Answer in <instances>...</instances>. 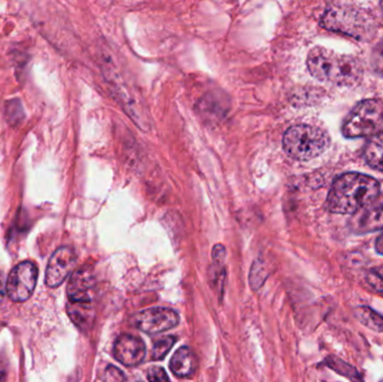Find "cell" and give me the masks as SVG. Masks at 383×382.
Segmentation results:
<instances>
[{
  "label": "cell",
  "instance_id": "484cf974",
  "mask_svg": "<svg viewBox=\"0 0 383 382\" xmlns=\"http://www.w3.org/2000/svg\"><path fill=\"white\" fill-rule=\"evenodd\" d=\"M136 382H143V381H136Z\"/></svg>",
  "mask_w": 383,
  "mask_h": 382
},
{
  "label": "cell",
  "instance_id": "7a4b0ae2",
  "mask_svg": "<svg viewBox=\"0 0 383 382\" xmlns=\"http://www.w3.org/2000/svg\"><path fill=\"white\" fill-rule=\"evenodd\" d=\"M308 67L315 79L339 87H353L362 81L360 62L353 56L339 54L325 47L316 46L310 51Z\"/></svg>",
  "mask_w": 383,
  "mask_h": 382
},
{
  "label": "cell",
  "instance_id": "277c9868",
  "mask_svg": "<svg viewBox=\"0 0 383 382\" xmlns=\"http://www.w3.org/2000/svg\"><path fill=\"white\" fill-rule=\"evenodd\" d=\"M383 132V100L366 99L357 103L342 125L344 137L364 138Z\"/></svg>",
  "mask_w": 383,
  "mask_h": 382
},
{
  "label": "cell",
  "instance_id": "603a6c76",
  "mask_svg": "<svg viewBox=\"0 0 383 382\" xmlns=\"http://www.w3.org/2000/svg\"><path fill=\"white\" fill-rule=\"evenodd\" d=\"M375 250H377V254L383 256V234L375 241Z\"/></svg>",
  "mask_w": 383,
  "mask_h": 382
},
{
  "label": "cell",
  "instance_id": "cb8c5ba5",
  "mask_svg": "<svg viewBox=\"0 0 383 382\" xmlns=\"http://www.w3.org/2000/svg\"><path fill=\"white\" fill-rule=\"evenodd\" d=\"M5 298V286H3V278L0 276V304L3 303Z\"/></svg>",
  "mask_w": 383,
  "mask_h": 382
},
{
  "label": "cell",
  "instance_id": "4fadbf2b",
  "mask_svg": "<svg viewBox=\"0 0 383 382\" xmlns=\"http://www.w3.org/2000/svg\"><path fill=\"white\" fill-rule=\"evenodd\" d=\"M68 313L71 320L79 329H89L93 321V306L92 303H74L69 302Z\"/></svg>",
  "mask_w": 383,
  "mask_h": 382
},
{
  "label": "cell",
  "instance_id": "8992f818",
  "mask_svg": "<svg viewBox=\"0 0 383 382\" xmlns=\"http://www.w3.org/2000/svg\"><path fill=\"white\" fill-rule=\"evenodd\" d=\"M38 270L34 263L24 261L9 274L6 292L14 302H25L32 296L37 281Z\"/></svg>",
  "mask_w": 383,
  "mask_h": 382
},
{
  "label": "cell",
  "instance_id": "5b68a950",
  "mask_svg": "<svg viewBox=\"0 0 383 382\" xmlns=\"http://www.w3.org/2000/svg\"><path fill=\"white\" fill-rule=\"evenodd\" d=\"M321 25L326 30L342 33L357 40H368L375 30L371 17L359 9L348 6L328 8L323 15Z\"/></svg>",
  "mask_w": 383,
  "mask_h": 382
},
{
  "label": "cell",
  "instance_id": "9a60e30c",
  "mask_svg": "<svg viewBox=\"0 0 383 382\" xmlns=\"http://www.w3.org/2000/svg\"><path fill=\"white\" fill-rule=\"evenodd\" d=\"M357 320L364 327L375 332L383 333V316L375 312L371 307L359 306L355 309Z\"/></svg>",
  "mask_w": 383,
  "mask_h": 382
},
{
  "label": "cell",
  "instance_id": "ba28073f",
  "mask_svg": "<svg viewBox=\"0 0 383 382\" xmlns=\"http://www.w3.org/2000/svg\"><path fill=\"white\" fill-rule=\"evenodd\" d=\"M76 256L69 247H62L53 254L46 269L45 281L48 287L61 285L75 267Z\"/></svg>",
  "mask_w": 383,
  "mask_h": 382
},
{
  "label": "cell",
  "instance_id": "5bb4252c",
  "mask_svg": "<svg viewBox=\"0 0 383 382\" xmlns=\"http://www.w3.org/2000/svg\"><path fill=\"white\" fill-rule=\"evenodd\" d=\"M364 158L368 166L383 172V132L368 140L364 148Z\"/></svg>",
  "mask_w": 383,
  "mask_h": 382
},
{
  "label": "cell",
  "instance_id": "e0dca14e",
  "mask_svg": "<svg viewBox=\"0 0 383 382\" xmlns=\"http://www.w3.org/2000/svg\"><path fill=\"white\" fill-rule=\"evenodd\" d=\"M268 277V272L266 270V266L261 260H256L252 266L250 272V285L253 290H258L262 286Z\"/></svg>",
  "mask_w": 383,
  "mask_h": 382
},
{
  "label": "cell",
  "instance_id": "30bf717a",
  "mask_svg": "<svg viewBox=\"0 0 383 382\" xmlns=\"http://www.w3.org/2000/svg\"><path fill=\"white\" fill-rule=\"evenodd\" d=\"M96 280L93 272L90 268H81L76 270L68 286L69 302L74 303H92V292H93Z\"/></svg>",
  "mask_w": 383,
  "mask_h": 382
},
{
  "label": "cell",
  "instance_id": "ffe728a7",
  "mask_svg": "<svg viewBox=\"0 0 383 382\" xmlns=\"http://www.w3.org/2000/svg\"><path fill=\"white\" fill-rule=\"evenodd\" d=\"M372 67L381 78H383V41L377 44L372 54Z\"/></svg>",
  "mask_w": 383,
  "mask_h": 382
},
{
  "label": "cell",
  "instance_id": "d4e9b609",
  "mask_svg": "<svg viewBox=\"0 0 383 382\" xmlns=\"http://www.w3.org/2000/svg\"><path fill=\"white\" fill-rule=\"evenodd\" d=\"M381 6H382V8H383V3H381Z\"/></svg>",
  "mask_w": 383,
  "mask_h": 382
},
{
  "label": "cell",
  "instance_id": "6da1fadb",
  "mask_svg": "<svg viewBox=\"0 0 383 382\" xmlns=\"http://www.w3.org/2000/svg\"><path fill=\"white\" fill-rule=\"evenodd\" d=\"M380 196V183L361 173H344L328 192L326 207L337 214H354L364 210Z\"/></svg>",
  "mask_w": 383,
  "mask_h": 382
},
{
  "label": "cell",
  "instance_id": "7402d4cb",
  "mask_svg": "<svg viewBox=\"0 0 383 382\" xmlns=\"http://www.w3.org/2000/svg\"><path fill=\"white\" fill-rule=\"evenodd\" d=\"M105 382H123V374L118 367L114 365H109L105 370Z\"/></svg>",
  "mask_w": 383,
  "mask_h": 382
},
{
  "label": "cell",
  "instance_id": "2e32d148",
  "mask_svg": "<svg viewBox=\"0 0 383 382\" xmlns=\"http://www.w3.org/2000/svg\"><path fill=\"white\" fill-rule=\"evenodd\" d=\"M324 365H328L330 369L335 371L337 374L346 376L353 382H362V378H361L359 371L355 367H352L351 365H348L343 360L339 359L337 356H328V359L325 360Z\"/></svg>",
  "mask_w": 383,
  "mask_h": 382
},
{
  "label": "cell",
  "instance_id": "3957f363",
  "mask_svg": "<svg viewBox=\"0 0 383 382\" xmlns=\"http://www.w3.org/2000/svg\"><path fill=\"white\" fill-rule=\"evenodd\" d=\"M331 139L328 132L319 127L297 125L287 129L283 146L290 157L297 161H310L328 148Z\"/></svg>",
  "mask_w": 383,
  "mask_h": 382
},
{
  "label": "cell",
  "instance_id": "7c38bea8",
  "mask_svg": "<svg viewBox=\"0 0 383 382\" xmlns=\"http://www.w3.org/2000/svg\"><path fill=\"white\" fill-rule=\"evenodd\" d=\"M196 365L197 362H196L195 354L190 347H179L170 363V370L179 378H188L193 376Z\"/></svg>",
  "mask_w": 383,
  "mask_h": 382
},
{
  "label": "cell",
  "instance_id": "44dd1931",
  "mask_svg": "<svg viewBox=\"0 0 383 382\" xmlns=\"http://www.w3.org/2000/svg\"><path fill=\"white\" fill-rule=\"evenodd\" d=\"M147 376H148L150 382H170L166 371L161 367H150L147 372Z\"/></svg>",
  "mask_w": 383,
  "mask_h": 382
},
{
  "label": "cell",
  "instance_id": "9c48e42d",
  "mask_svg": "<svg viewBox=\"0 0 383 382\" xmlns=\"http://www.w3.org/2000/svg\"><path fill=\"white\" fill-rule=\"evenodd\" d=\"M114 358L127 367L141 365L146 356V347L137 336L123 334L117 338L114 347Z\"/></svg>",
  "mask_w": 383,
  "mask_h": 382
},
{
  "label": "cell",
  "instance_id": "ac0fdd59",
  "mask_svg": "<svg viewBox=\"0 0 383 382\" xmlns=\"http://www.w3.org/2000/svg\"><path fill=\"white\" fill-rule=\"evenodd\" d=\"M175 338L173 336H167V338H161L156 342L152 351V359L155 361L164 359L167 356V353L170 352V349L175 343Z\"/></svg>",
  "mask_w": 383,
  "mask_h": 382
},
{
  "label": "cell",
  "instance_id": "52a82bcc",
  "mask_svg": "<svg viewBox=\"0 0 383 382\" xmlns=\"http://www.w3.org/2000/svg\"><path fill=\"white\" fill-rule=\"evenodd\" d=\"M136 327L148 334H157L175 327L179 323L177 313L170 309H150L138 313L134 318Z\"/></svg>",
  "mask_w": 383,
  "mask_h": 382
},
{
  "label": "cell",
  "instance_id": "8fae6325",
  "mask_svg": "<svg viewBox=\"0 0 383 382\" xmlns=\"http://www.w3.org/2000/svg\"><path fill=\"white\" fill-rule=\"evenodd\" d=\"M383 229V198H377L366 207L357 221V231L368 234Z\"/></svg>",
  "mask_w": 383,
  "mask_h": 382
},
{
  "label": "cell",
  "instance_id": "d6986e66",
  "mask_svg": "<svg viewBox=\"0 0 383 382\" xmlns=\"http://www.w3.org/2000/svg\"><path fill=\"white\" fill-rule=\"evenodd\" d=\"M366 284L377 293L383 294V267L368 270L366 276Z\"/></svg>",
  "mask_w": 383,
  "mask_h": 382
}]
</instances>
